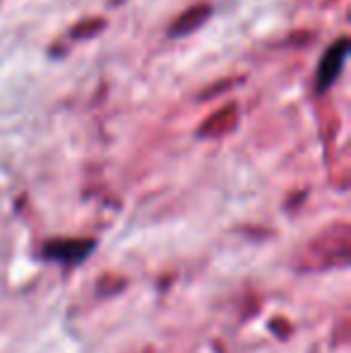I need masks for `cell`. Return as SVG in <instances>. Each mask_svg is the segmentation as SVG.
<instances>
[{"mask_svg": "<svg viewBox=\"0 0 351 353\" xmlns=\"http://www.w3.org/2000/svg\"><path fill=\"white\" fill-rule=\"evenodd\" d=\"M94 241H82V238H66V241H51L43 245V257L61 265H80L82 260H87V255L92 252Z\"/></svg>", "mask_w": 351, "mask_h": 353, "instance_id": "obj_1", "label": "cell"}, {"mask_svg": "<svg viewBox=\"0 0 351 353\" xmlns=\"http://www.w3.org/2000/svg\"><path fill=\"white\" fill-rule=\"evenodd\" d=\"M347 48H349L347 39H339L337 46H332L328 53H325V58L320 61V68H318V87L320 89L330 87V84L339 77V72H342V68H344V61H347Z\"/></svg>", "mask_w": 351, "mask_h": 353, "instance_id": "obj_2", "label": "cell"}]
</instances>
